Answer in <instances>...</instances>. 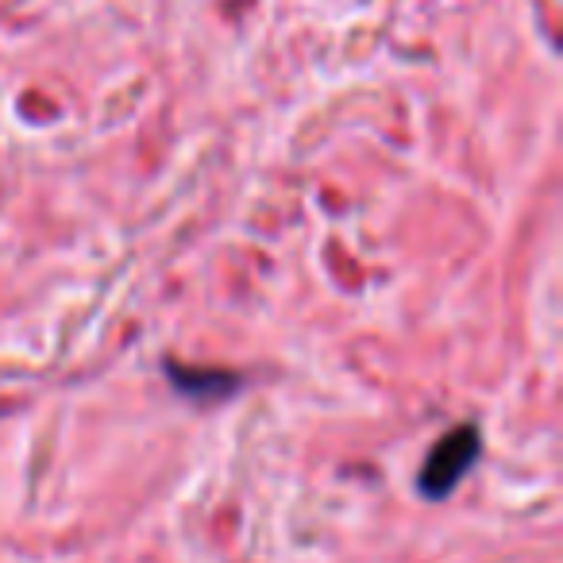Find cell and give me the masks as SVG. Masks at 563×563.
I'll return each instance as SVG.
<instances>
[{"mask_svg":"<svg viewBox=\"0 0 563 563\" xmlns=\"http://www.w3.org/2000/svg\"><path fill=\"white\" fill-rule=\"evenodd\" d=\"M478 455V429L475 424H460L452 429L437 448L429 452V463L421 471V490L424 498H444V494L455 490L467 467L475 463Z\"/></svg>","mask_w":563,"mask_h":563,"instance_id":"6da1fadb","label":"cell"}]
</instances>
